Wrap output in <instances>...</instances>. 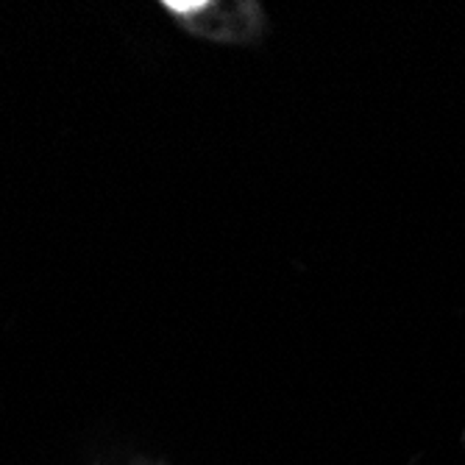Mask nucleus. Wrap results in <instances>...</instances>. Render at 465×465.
<instances>
[{
  "mask_svg": "<svg viewBox=\"0 0 465 465\" xmlns=\"http://www.w3.org/2000/svg\"><path fill=\"white\" fill-rule=\"evenodd\" d=\"M176 15L187 17L193 31L223 42H245L257 34L262 15L253 4H167Z\"/></svg>",
  "mask_w": 465,
  "mask_h": 465,
  "instance_id": "1",
  "label": "nucleus"
}]
</instances>
